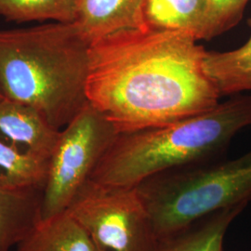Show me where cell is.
I'll use <instances>...</instances> for the list:
<instances>
[{
	"label": "cell",
	"mask_w": 251,
	"mask_h": 251,
	"mask_svg": "<svg viewBox=\"0 0 251 251\" xmlns=\"http://www.w3.org/2000/svg\"><path fill=\"white\" fill-rule=\"evenodd\" d=\"M248 126H251V95H237L170 125L118 132L90 180L132 188L162 172L215 160Z\"/></svg>",
	"instance_id": "3957f363"
},
{
	"label": "cell",
	"mask_w": 251,
	"mask_h": 251,
	"mask_svg": "<svg viewBox=\"0 0 251 251\" xmlns=\"http://www.w3.org/2000/svg\"><path fill=\"white\" fill-rule=\"evenodd\" d=\"M144 0H78L75 24L90 44L118 32L146 29Z\"/></svg>",
	"instance_id": "52a82bcc"
},
{
	"label": "cell",
	"mask_w": 251,
	"mask_h": 251,
	"mask_svg": "<svg viewBox=\"0 0 251 251\" xmlns=\"http://www.w3.org/2000/svg\"><path fill=\"white\" fill-rule=\"evenodd\" d=\"M96 251H108L106 250H104V249H102V248H100L99 246H97L96 245Z\"/></svg>",
	"instance_id": "e0dca14e"
},
{
	"label": "cell",
	"mask_w": 251,
	"mask_h": 251,
	"mask_svg": "<svg viewBox=\"0 0 251 251\" xmlns=\"http://www.w3.org/2000/svg\"><path fill=\"white\" fill-rule=\"evenodd\" d=\"M60 131L36 108L6 97L0 99V132L11 144L50 157Z\"/></svg>",
	"instance_id": "ba28073f"
},
{
	"label": "cell",
	"mask_w": 251,
	"mask_h": 251,
	"mask_svg": "<svg viewBox=\"0 0 251 251\" xmlns=\"http://www.w3.org/2000/svg\"><path fill=\"white\" fill-rule=\"evenodd\" d=\"M5 96H4V93H3V90H2V88H1V86H0V99H2V98H4Z\"/></svg>",
	"instance_id": "ac0fdd59"
},
{
	"label": "cell",
	"mask_w": 251,
	"mask_h": 251,
	"mask_svg": "<svg viewBox=\"0 0 251 251\" xmlns=\"http://www.w3.org/2000/svg\"><path fill=\"white\" fill-rule=\"evenodd\" d=\"M207 0H144L145 25L157 31L181 32L201 40Z\"/></svg>",
	"instance_id": "7c38bea8"
},
{
	"label": "cell",
	"mask_w": 251,
	"mask_h": 251,
	"mask_svg": "<svg viewBox=\"0 0 251 251\" xmlns=\"http://www.w3.org/2000/svg\"><path fill=\"white\" fill-rule=\"evenodd\" d=\"M16 247V251H96L89 233L67 210L41 220Z\"/></svg>",
	"instance_id": "8fae6325"
},
{
	"label": "cell",
	"mask_w": 251,
	"mask_h": 251,
	"mask_svg": "<svg viewBox=\"0 0 251 251\" xmlns=\"http://www.w3.org/2000/svg\"><path fill=\"white\" fill-rule=\"evenodd\" d=\"M67 211L106 251H152L157 242L135 187H109L89 180Z\"/></svg>",
	"instance_id": "8992f818"
},
{
	"label": "cell",
	"mask_w": 251,
	"mask_h": 251,
	"mask_svg": "<svg viewBox=\"0 0 251 251\" xmlns=\"http://www.w3.org/2000/svg\"><path fill=\"white\" fill-rule=\"evenodd\" d=\"M250 0H207V15L202 39L210 40L236 26Z\"/></svg>",
	"instance_id": "2e32d148"
},
{
	"label": "cell",
	"mask_w": 251,
	"mask_h": 251,
	"mask_svg": "<svg viewBox=\"0 0 251 251\" xmlns=\"http://www.w3.org/2000/svg\"><path fill=\"white\" fill-rule=\"evenodd\" d=\"M117 133L115 126L90 103L61 129L50 158L41 220L68 209Z\"/></svg>",
	"instance_id": "5b68a950"
},
{
	"label": "cell",
	"mask_w": 251,
	"mask_h": 251,
	"mask_svg": "<svg viewBox=\"0 0 251 251\" xmlns=\"http://www.w3.org/2000/svg\"><path fill=\"white\" fill-rule=\"evenodd\" d=\"M50 158L0 140V184L9 188L44 192Z\"/></svg>",
	"instance_id": "5bb4252c"
},
{
	"label": "cell",
	"mask_w": 251,
	"mask_h": 251,
	"mask_svg": "<svg viewBox=\"0 0 251 251\" xmlns=\"http://www.w3.org/2000/svg\"><path fill=\"white\" fill-rule=\"evenodd\" d=\"M135 189L157 239L251 200V150L233 160L202 162L156 174Z\"/></svg>",
	"instance_id": "277c9868"
},
{
	"label": "cell",
	"mask_w": 251,
	"mask_h": 251,
	"mask_svg": "<svg viewBox=\"0 0 251 251\" xmlns=\"http://www.w3.org/2000/svg\"><path fill=\"white\" fill-rule=\"evenodd\" d=\"M78 0H0V16L8 22L54 21L72 24L77 17Z\"/></svg>",
	"instance_id": "9a60e30c"
},
{
	"label": "cell",
	"mask_w": 251,
	"mask_h": 251,
	"mask_svg": "<svg viewBox=\"0 0 251 251\" xmlns=\"http://www.w3.org/2000/svg\"><path fill=\"white\" fill-rule=\"evenodd\" d=\"M90 48L75 23L0 30L4 96L36 108L61 130L89 103Z\"/></svg>",
	"instance_id": "7a4b0ae2"
},
{
	"label": "cell",
	"mask_w": 251,
	"mask_h": 251,
	"mask_svg": "<svg viewBox=\"0 0 251 251\" xmlns=\"http://www.w3.org/2000/svg\"><path fill=\"white\" fill-rule=\"evenodd\" d=\"M248 25L251 28V17ZM204 68L221 97L251 91V36L235 50H206Z\"/></svg>",
	"instance_id": "4fadbf2b"
},
{
	"label": "cell",
	"mask_w": 251,
	"mask_h": 251,
	"mask_svg": "<svg viewBox=\"0 0 251 251\" xmlns=\"http://www.w3.org/2000/svg\"><path fill=\"white\" fill-rule=\"evenodd\" d=\"M195 36L149 28L90 44L87 99L118 132L170 125L205 113L221 98Z\"/></svg>",
	"instance_id": "6da1fadb"
},
{
	"label": "cell",
	"mask_w": 251,
	"mask_h": 251,
	"mask_svg": "<svg viewBox=\"0 0 251 251\" xmlns=\"http://www.w3.org/2000/svg\"><path fill=\"white\" fill-rule=\"evenodd\" d=\"M43 191L0 184V251H10L41 221Z\"/></svg>",
	"instance_id": "9c48e42d"
},
{
	"label": "cell",
	"mask_w": 251,
	"mask_h": 251,
	"mask_svg": "<svg viewBox=\"0 0 251 251\" xmlns=\"http://www.w3.org/2000/svg\"><path fill=\"white\" fill-rule=\"evenodd\" d=\"M248 204L230 206L187 228L157 239L152 251H225V233Z\"/></svg>",
	"instance_id": "30bf717a"
}]
</instances>
